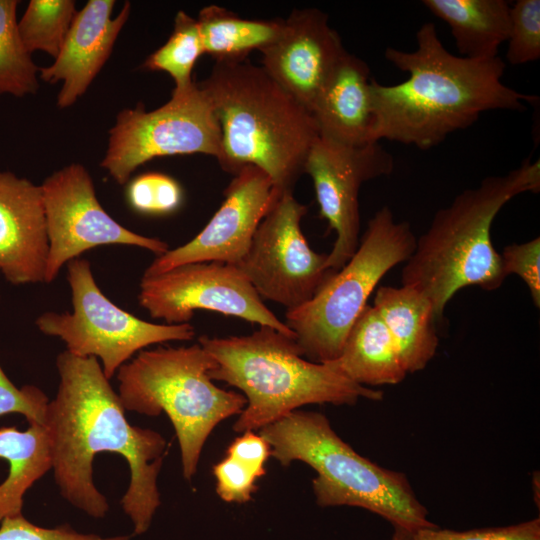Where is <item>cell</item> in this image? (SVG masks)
I'll list each match as a JSON object with an SVG mask.
<instances>
[{
    "label": "cell",
    "instance_id": "6da1fadb",
    "mask_svg": "<svg viewBox=\"0 0 540 540\" xmlns=\"http://www.w3.org/2000/svg\"><path fill=\"white\" fill-rule=\"evenodd\" d=\"M56 367L59 384L48 402L44 427L61 496L89 517L104 518L110 507L94 483L93 462L102 452L118 454L130 472L121 507L133 533L144 534L161 504L157 480L167 448L165 438L128 422L118 393L95 357L65 350L57 356Z\"/></svg>",
    "mask_w": 540,
    "mask_h": 540
},
{
    "label": "cell",
    "instance_id": "7a4b0ae2",
    "mask_svg": "<svg viewBox=\"0 0 540 540\" xmlns=\"http://www.w3.org/2000/svg\"><path fill=\"white\" fill-rule=\"evenodd\" d=\"M416 42L413 51L390 47L384 53L409 74L407 80L383 85L371 79V143L385 139L430 149L484 112L523 111L525 102L536 101L502 82L505 62L499 56L473 60L446 50L432 22L418 29Z\"/></svg>",
    "mask_w": 540,
    "mask_h": 540
},
{
    "label": "cell",
    "instance_id": "3957f363",
    "mask_svg": "<svg viewBox=\"0 0 540 540\" xmlns=\"http://www.w3.org/2000/svg\"><path fill=\"white\" fill-rule=\"evenodd\" d=\"M208 95L221 131V168L237 174L256 166L278 193L293 191L319 137L311 112L261 67L215 63L198 83Z\"/></svg>",
    "mask_w": 540,
    "mask_h": 540
},
{
    "label": "cell",
    "instance_id": "277c9868",
    "mask_svg": "<svg viewBox=\"0 0 540 540\" xmlns=\"http://www.w3.org/2000/svg\"><path fill=\"white\" fill-rule=\"evenodd\" d=\"M539 188V160L527 159L506 175L486 177L436 212L426 232L416 239L401 274L402 285L428 298L436 322L460 289L478 286L492 291L503 284L507 276L491 241L493 220L512 198Z\"/></svg>",
    "mask_w": 540,
    "mask_h": 540
},
{
    "label": "cell",
    "instance_id": "5b68a950",
    "mask_svg": "<svg viewBox=\"0 0 540 540\" xmlns=\"http://www.w3.org/2000/svg\"><path fill=\"white\" fill-rule=\"evenodd\" d=\"M198 343L215 362L209 377L238 388L246 398L233 425L239 433L259 431L308 404L383 399L381 391L356 384L329 362L307 360L295 338L268 326L244 336H201Z\"/></svg>",
    "mask_w": 540,
    "mask_h": 540
},
{
    "label": "cell",
    "instance_id": "8992f818",
    "mask_svg": "<svg viewBox=\"0 0 540 540\" xmlns=\"http://www.w3.org/2000/svg\"><path fill=\"white\" fill-rule=\"evenodd\" d=\"M271 456L283 466L301 461L315 470L312 481L321 507L366 509L410 533L438 527L416 498L407 476L358 454L332 429L326 416L296 410L259 430Z\"/></svg>",
    "mask_w": 540,
    "mask_h": 540
},
{
    "label": "cell",
    "instance_id": "52a82bcc",
    "mask_svg": "<svg viewBox=\"0 0 540 540\" xmlns=\"http://www.w3.org/2000/svg\"><path fill=\"white\" fill-rule=\"evenodd\" d=\"M214 366L213 358L197 343L142 350L116 372L125 410L167 415L179 443L182 474L189 481L213 429L246 406L243 394L212 382L209 372Z\"/></svg>",
    "mask_w": 540,
    "mask_h": 540
},
{
    "label": "cell",
    "instance_id": "ba28073f",
    "mask_svg": "<svg viewBox=\"0 0 540 540\" xmlns=\"http://www.w3.org/2000/svg\"><path fill=\"white\" fill-rule=\"evenodd\" d=\"M416 245L410 224L383 206L369 220L353 256L305 304L287 310L286 325L310 361L336 359L354 322L384 275L406 261Z\"/></svg>",
    "mask_w": 540,
    "mask_h": 540
},
{
    "label": "cell",
    "instance_id": "9c48e42d",
    "mask_svg": "<svg viewBox=\"0 0 540 540\" xmlns=\"http://www.w3.org/2000/svg\"><path fill=\"white\" fill-rule=\"evenodd\" d=\"M66 266L73 310L45 312L36 326L43 334L60 338L71 354L95 357L108 379L150 345L194 338L190 323L155 324L115 305L98 287L88 260L78 257Z\"/></svg>",
    "mask_w": 540,
    "mask_h": 540
},
{
    "label": "cell",
    "instance_id": "30bf717a",
    "mask_svg": "<svg viewBox=\"0 0 540 540\" xmlns=\"http://www.w3.org/2000/svg\"><path fill=\"white\" fill-rule=\"evenodd\" d=\"M201 153L221 155V131L206 92L193 82L174 88L163 106L146 111L142 103L123 109L109 130L100 166L119 184H126L141 165L159 157Z\"/></svg>",
    "mask_w": 540,
    "mask_h": 540
},
{
    "label": "cell",
    "instance_id": "8fae6325",
    "mask_svg": "<svg viewBox=\"0 0 540 540\" xmlns=\"http://www.w3.org/2000/svg\"><path fill=\"white\" fill-rule=\"evenodd\" d=\"M306 212L293 191L279 194L235 265L260 297L287 310L309 301L333 273L327 268L328 254L315 252L302 232Z\"/></svg>",
    "mask_w": 540,
    "mask_h": 540
},
{
    "label": "cell",
    "instance_id": "7c38bea8",
    "mask_svg": "<svg viewBox=\"0 0 540 540\" xmlns=\"http://www.w3.org/2000/svg\"><path fill=\"white\" fill-rule=\"evenodd\" d=\"M138 300L153 318L166 324L189 323L195 310H209L268 326L295 338L294 332L231 264L189 263L158 275L143 276Z\"/></svg>",
    "mask_w": 540,
    "mask_h": 540
},
{
    "label": "cell",
    "instance_id": "4fadbf2b",
    "mask_svg": "<svg viewBox=\"0 0 540 540\" xmlns=\"http://www.w3.org/2000/svg\"><path fill=\"white\" fill-rule=\"evenodd\" d=\"M40 187L49 242L45 283L52 282L69 261L98 246H136L157 256L169 250L166 242L137 234L112 218L98 201L93 180L81 164L54 172Z\"/></svg>",
    "mask_w": 540,
    "mask_h": 540
},
{
    "label": "cell",
    "instance_id": "5bb4252c",
    "mask_svg": "<svg viewBox=\"0 0 540 540\" xmlns=\"http://www.w3.org/2000/svg\"><path fill=\"white\" fill-rule=\"evenodd\" d=\"M393 168V156L379 142L349 145L319 136L312 145L304 173L313 181L321 217L336 233L327 257L330 271L341 269L359 245L361 186Z\"/></svg>",
    "mask_w": 540,
    "mask_h": 540
},
{
    "label": "cell",
    "instance_id": "9a60e30c",
    "mask_svg": "<svg viewBox=\"0 0 540 540\" xmlns=\"http://www.w3.org/2000/svg\"><path fill=\"white\" fill-rule=\"evenodd\" d=\"M279 194L260 168H242L225 189L223 203L200 233L184 245L157 256L143 276L197 262L236 265L247 253L258 225Z\"/></svg>",
    "mask_w": 540,
    "mask_h": 540
},
{
    "label": "cell",
    "instance_id": "2e32d148",
    "mask_svg": "<svg viewBox=\"0 0 540 540\" xmlns=\"http://www.w3.org/2000/svg\"><path fill=\"white\" fill-rule=\"evenodd\" d=\"M346 51L325 12L296 9L284 20L279 37L261 52V67L311 112Z\"/></svg>",
    "mask_w": 540,
    "mask_h": 540
},
{
    "label": "cell",
    "instance_id": "e0dca14e",
    "mask_svg": "<svg viewBox=\"0 0 540 540\" xmlns=\"http://www.w3.org/2000/svg\"><path fill=\"white\" fill-rule=\"evenodd\" d=\"M48 253L40 185L0 171V272L13 285L45 283Z\"/></svg>",
    "mask_w": 540,
    "mask_h": 540
},
{
    "label": "cell",
    "instance_id": "ac0fdd59",
    "mask_svg": "<svg viewBox=\"0 0 540 540\" xmlns=\"http://www.w3.org/2000/svg\"><path fill=\"white\" fill-rule=\"evenodd\" d=\"M114 5V0H89L77 11L54 63L39 68L43 81L51 84L63 81L57 97L59 108L73 105L108 60L131 10L127 1L113 18Z\"/></svg>",
    "mask_w": 540,
    "mask_h": 540
},
{
    "label": "cell",
    "instance_id": "d6986e66",
    "mask_svg": "<svg viewBox=\"0 0 540 540\" xmlns=\"http://www.w3.org/2000/svg\"><path fill=\"white\" fill-rule=\"evenodd\" d=\"M370 83L366 62L346 51L311 109L320 137L349 145L371 143Z\"/></svg>",
    "mask_w": 540,
    "mask_h": 540
},
{
    "label": "cell",
    "instance_id": "ffe728a7",
    "mask_svg": "<svg viewBox=\"0 0 540 540\" xmlns=\"http://www.w3.org/2000/svg\"><path fill=\"white\" fill-rule=\"evenodd\" d=\"M373 307L387 327L406 372L423 370L439 344L428 298L410 286H381Z\"/></svg>",
    "mask_w": 540,
    "mask_h": 540
},
{
    "label": "cell",
    "instance_id": "44dd1931",
    "mask_svg": "<svg viewBox=\"0 0 540 540\" xmlns=\"http://www.w3.org/2000/svg\"><path fill=\"white\" fill-rule=\"evenodd\" d=\"M328 362L365 387L398 384L407 375L387 327L368 304L348 332L339 356Z\"/></svg>",
    "mask_w": 540,
    "mask_h": 540
},
{
    "label": "cell",
    "instance_id": "7402d4cb",
    "mask_svg": "<svg viewBox=\"0 0 540 540\" xmlns=\"http://www.w3.org/2000/svg\"><path fill=\"white\" fill-rule=\"evenodd\" d=\"M423 5L449 27L462 57H498L507 41L510 5L505 0H424Z\"/></svg>",
    "mask_w": 540,
    "mask_h": 540
},
{
    "label": "cell",
    "instance_id": "603a6c76",
    "mask_svg": "<svg viewBox=\"0 0 540 540\" xmlns=\"http://www.w3.org/2000/svg\"><path fill=\"white\" fill-rule=\"evenodd\" d=\"M0 459L9 465L8 476L0 484V523L22 514L23 498L32 485L51 470L47 430L30 424L24 430L0 428Z\"/></svg>",
    "mask_w": 540,
    "mask_h": 540
},
{
    "label": "cell",
    "instance_id": "cb8c5ba5",
    "mask_svg": "<svg viewBox=\"0 0 540 540\" xmlns=\"http://www.w3.org/2000/svg\"><path fill=\"white\" fill-rule=\"evenodd\" d=\"M204 54L215 63L246 61L254 51L262 52L281 34L284 19H246L218 5L201 9L197 18Z\"/></svg>",
    "mask_w": 540,
    "mask_h": 540
},
{
    "label": "cell",
    "instance_id": "d4e9b609",
    "mask_svg": "<svg viewBox=\"0 0 540 540\" xmlns=\"http://www.w3.org/2000/svg\"><path fill=\"white\" fill-rule=\"evenodd\" d=\"M17 0H0V95L23 97L39 88V67L18 31Z\"/></svg>",
    "mask_w": 540,
    "mask_h": 540
},
{
    "label": "cell",
    "instance_id": "484cf974",
    "mask_svg": "<svg viewBox=\"0 0 540 540\" xmlns=\"http://www.w3.org/2000/svg\"><path fill=\"white\" fill-rule=\"evenodd\" d=\"M77 13L73 0H31L18 21L20 38L31 54L58 56Z\"/></svg>",
    "mask_w": 540,
    "mask_h": 540
},
{
    "label": "cell",
    "instance_id": "4316f807",
    "mask_svg": "<svg viewBox=\"0 0 540 540\" xmlns=\"http://www.w3.org/2000/svg\"><path fill=\"white\" fill-rule=\"evenodd\" d=\"M204 54L197 19L179 11L168 40L148 56L143 67L151 71L166 72L174 81L176 89L190 86L193 68Z\"/></svg>",
    "mask_w": 540,
    "mask_h": 540
},
{
    "label": "cell",
    "instance_id": "83f0119b",
    "mask_svg": "<svg viewBox=\"0 0 540 540\" xmlns=\"http://www.w3.org/2000/svg\"><path fill=\"white\" fill-rule=\"evenodd\" d=\"M126 197L132 209L139 213L166 215L180 207L183 191L169 175L147 172L129 182Z\"/></svg>",
    "mask_w": 540,
    "mask_h": 540
},
{
    "label": "cell",
    "instance_id": "f1b7e54d",
    "mask_svg": "<svg viewBox=\"0 0 540 540\" xmlns=\"http://www.w3.org/2000/svg\"><path fill=\"white\" fill-rule=\"evenodd\" d=\"M507 61L521 65L540 58V1L518 0L510 6Z\"/></svg>",
    "mask_w": 540,
    "mask_h": 540
},
{
    "label": "cell",
    "instance_id": "f546056e",
    "mask_svg": "<svg viewBox=\"0 0 540 540\" xmlns=\"http://www.w3.org/2000/svg\"><path fill=\"white\" fill-rule=\"evenodd\" d=\"M0 540H131V537L82 533L67 524L52 528L42 527L33 524L21 514L1 521Z\"/></svg>",
    "mask_w": 540,
    "mask_h": 540
},
{
    "label": "cell",
    "instance_id": "4dcf8cb0",
    "mask_svg": "<svg viewBox=\"0 0 540 540\" xmlns=\"http://www.w3.org/2000/svg\"><path fill=\"white\" fill-rule=\"evenodd\" d=\"M49 399L34 385L16 387L0 366V417L18 413L30 424L44 426Z\"/></svg>",
    "mask_w": 540,
    "mask_h": 540
},
{
    "label": "cell",
    "instance_id": "1f68e13d",
    "mask_svg": "<svg viewBox=\"0 0 540 540\" xmlns=\"http://www.w3.org/2000/svg\"><path fill=\"white\" fill-rule=\"evenodd\" d=\"M415 540H540V519L517 525L453 531L439 527L419 530Z\"/></svg>",
    "mask_w": 540,
    "mask_h": 540
},
{
    "label": "cell",
    "instance_id": "d6a6232c",
    "mask_svg": "<svg viewBox=\"0 0 540 540\" xmlns=\"http://www.w3.org/2000/svg\"><path fill=\"white\" fill-rule=\"evenodd\" d=\"M506 276L518 275L527 285L532 301L540 308V238L504 247L500 254Z\"/></svg>",
    "mask_w": 540,
    "mask_h": 540
},
{
    "label": "cell",
    "instance_id": "836d02e7",
    "mask_svg": "<svg viewBox=\"0 0 540 540\" xmlns=\"http://www.w3.org/2000/svg\"><path fill=\"white\" fill-rule=\"evenodd\" d=\"M213 475L218 496L228 503H246L257 489V474L229 456L213 466Z\"/></svg>",
    "mask_w": 540,
    "mask_h": 540
},
{
    "label": "cell",
    "instance_id": "e575fe53",
    "mask_svg": "<svg viewBox=\"0 0 540 540\" xmlns=\"http://www.w3.org/2000/svg\"><path fill=\"white\" fill-rule=\"evenodd\" d=\"M227 456L244 464L260 478L266 473L264 465L271 456V447L260 434L246 431L229 445Z\"/></svg>",
    "mask_w": 540,
    "mask_h": 540
},
{
    "label": "cell",
    "instance_id": "d590c367",
    "mask_svg": "<svg viewBox=\"0 0 540 540\" xmlns=\"http://www.w3.org/2000/svg\"><path fill=\"white\" fill-rule=\"evenodd\" d=\"M392 540H415V534L401 528H394Z\"/></svg>",
    "mask_w": 540,
    "mask_h": 540
}]
</instances>
